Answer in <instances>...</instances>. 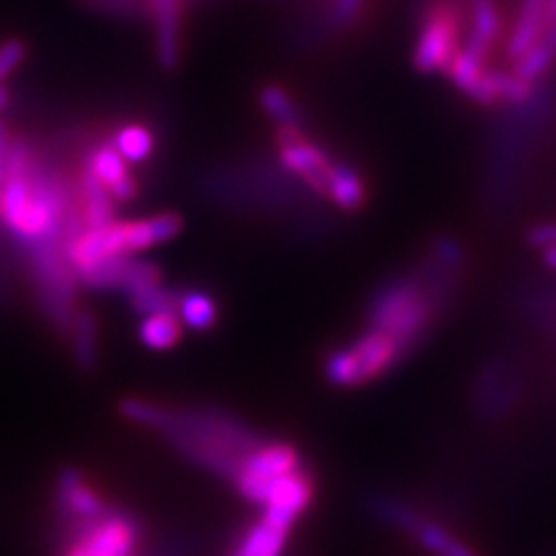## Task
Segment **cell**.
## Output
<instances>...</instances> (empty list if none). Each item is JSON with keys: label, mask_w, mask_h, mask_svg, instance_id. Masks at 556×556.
Masks as SVG:
<instances>
[{"label": "cell", "mask_w": 556, "mask_h": 556, "mask_svg": "<svg viewBox=\"0 0 556 556\" xmlns=\"http://www.w3.org/2000/svg\"><path fill=\"white\" fill-rule=\"evenodd\" d=\"M406 355L399 341L369 327L355 341L329 351L323 362V374L334 388L353 390L392 371Z\"/></svg>", "instance_id": "cell-3"}, {"label": "cell", "mask_w": 556, "mask_h": 556, "mask_svg": "<svg viewBox=\"0 0 556 556\" xmlns=\"http://www.w3.org/2000/svg\"><path fill=\"white\" fill-rule=\"evenodd\" d=\"M54 501L56 513L67 527V533H75L77 529L91 525V521H96L112 508L110 501L96 490L91 480L79 468H63L56 476Z\"/></svg>", "instance_id": "cell-8"}, {"label": "cell", "mask_w": 556, "mask_h": 556, "mask_svg": "<svg viewBox=\"0 0 556 556\" xmlns=\"http://www.w3.org/2000/svg\"><path fill=\"white\" fill-rule=\"evenodd\" d=\"M132 255H114L104 257L100 263H93L91 267H84L75 271L84 286L93 290H124L128 274H130Z\"/></svg>", "instance_id": "cell-21"}, {"label": "cell", "mask_w": 556, "mask_h": 556, "mask_svg": "<svg viewBox=\"0 0 556 556\" xmlns=\"http://www.w3.org/2000/svg\"><path fill=\"white\" fill-rule=\"evenodd\" d=\"M529 243L535 249H552L556 247V223H545V225H538L529 232Z\"/></svg>", "instance_id": "cell-31"}, {"label": "cell", "mask_w": 556, "mask_h": 556, "mask_svg": "<svg viewBox=\"0 0 556 556\" xmlns=\"http://www.w3.org/2000/svg\"><path fill=\"white\" fill-rule=\"evenodd\" d=\"M260 104L278 126H302L300 104L281 84H267L260 89Z\"/></svg>", "instance_id": "cell-24"}, {"label": "cell", "mask_w": 556, "mask_h": 556, "mask_svg": "<svg viewBox=\"0 0 556 556\" xmlns=\"http://www.w3.org/2000/svg\"><path fill=\"white\" fill-rule=\"evenodd\" d=\"M276 144H278V161H281L286 169L300 174V177L316 169H323L332 163V159H329L323 147L304 137L302 126H278Z\"/></svg>", "instance_id": "cell-11"}, {"label": "cell", "mask_w": 556, "mask_h": 556, "mask_svg": "<svg viewBox=\"0 0 556 556\" xmlns=\"http://www.w3.org/2000/svg\"><path fill=\"white\" fill-rule=\"evenodd\" d=\"M521 382L519 374L506 362H490L478 374L473 388V404L486 420H498L519 404Z\"/></svg>", "instance_id": "cell-10"}, {"label": "cell", "mask_w": 556, "mask_h": 556, "mask_svg": "<svg viewBox=\"0 0 556 556\" xmlns=\"http://www.w3.org/2000/svg\"><path fill=\"white\" fill-rule=\"evenodd\" d=\"M174 313L184 327L193 332H208L218 323V302L214 294L204 290H177V302H174Z\"/></svg>", "instance_id": "cell-18"}, {"label": "cell", "mask_w": 556, "mask_h": 556, "mask_svg": "<svg viewBox=\"0 0 556 556\" xmlns=\"http://www.w3.org/2000/svg\"><path fill=\"white\" fill-rule=\"evenodd\" d=\"M81 190H84V218L86 228H100L114 220V200L110 190L86 167L81 174Z\"/></svg>", "instance_id": "cell-22"}, {"label": "cell", "mask_w": 556, "mask_h": 556, "mask_svg": "<svg viewBox=\"0 0 556 556\" xmlns=\"http://www.w3.org/2000/svg\"><path fill=\"white\" fill-rule=\"evenodd\" d=\"M118 155L128 163H144L151 151H153V135L149 128L144 126H124L116 137H114V144H112Z\"/></svg>", "instance_id": "cell-25"}, {"label": "cell", "mask_w": 556, "mask_h": 556, "mask_svg": "<svg viewBox=\"0 0 556 556\" xmlns=\"http://www.w3.org/2000/svg\"><path fill=\"white\" fill-rule=\"evenodd\" d=\"M8 100H10V93H8V89H5V86H0V110L5 108Z\"/></svg>", "instance_id": "cell-34"}, {"label": "cell", "mask_w": 556, "mask_h": 556, "mask_svg": "<svg viewBox=\"0 0 556 556\" xmlns=\"http://www.w3.org/2000/svg\"><path fill=\"white\" fill-rule=\"evenodd\" d=\"M462 12L450 0H437L425 12L420 38L413 51V65L422 75L445 73L452 56L459 49L462 38Z\"/></svg>", "instance_id": "cell-6"}, {"label": "cell", "mask_w": 556, "mask_h": 556, "mask_svg": "<svg viewBox=\"0 0 556 556\" xmlns=\"http://www.w3.org/2000/svg\"><path fill=\"white\" fill-rule=\"evenodd\" d=\"M364 0H334L332 5V22L337 26H348L359 14Z\"/></svg>", "instance_id": "cell-30"}, {"label": "cell", "mask_w": 556, "mask_h": 556, "mask_svg": "<svg viewBox=\"0 0 556 556\" xmlns=\"http://www.w3.org/2000/svg\"><path fill=\"white\" fill-rule=\"evenodd\" d=\"M290 529L260 515V519H255L251 527L241 531L228 556H281Z\"/></svg>", "instance_id": "cell-15"}, {"label": "cell", "mask_w": 556, "mask_h": 556, "mask_svg": "<svg viewBox=\"0 0 556 556\" xmlns=\"http://www.w3.org/2000/svg\"><path fill=\"white\" fill-rule=\"evenodd\" d=\"M374 515L382 521H388L390 527L399 529L402 533H408L413 541L427 549L433 556H478V552L464 543L462 538L443 527L441 521L427 517L410 503L399 501L392 496H378L371 506Z\"/></svg>", "instance_id": "cell-4"}, {"label": "cell", "mask_w": 556, "mask_h": 556, "mask_svg": "<svg viewBox=\"0 0 556 556\" xmlns=\"http://www.w3.org/2000/svg\"><path fill=\"white\" fill-rule=\"evenodd\" d=\"M26 59V45L22 40H8L0 45V81Z\"/></svg>", "instance_id": "cell-29"}, {"label": "cell", "mask_w": 556, "mask_h": 556, "mask_svg": "<svg viewBox=\"0 0 556 556\" xmlns=\"http://www.w3.org/2000/svg\"><path fill=\"white\" fill-rule=\"evenodd\" d=\"M155 30H159V59L165 67L179 63L181 0H151Z\"/></svg>", "instance_id": "cell-17"}, {"label": "cell", "mask_w": 556, "mask_h": 556, "mask_svg": "<svg viewBox=\"0 0 556 556\" xmlns=\"http://www.w3.org/2000/svg\"><path fill=\"white\" fill-rule=\"evenodd\" d=\"M89 167L96 177L110 190L112 200L116 202H130L137 195V181L132 174L126 169V161L121 159L118 151L112 144H102L93 149Z\"/></svg>", "instance_id": "cell-14"}, {"label": "cell", "mask_w": 556, "mask_h": 556, "mask_svg": "<svg viewBox=\"0 0 556 556\" xmlns=\"http://www.w3.org/2000/svg\"><path fill=\"white\" fill-rule=\"evenodd\" d=\"M431 255H433V263H437L439 267H443L447 271H457L464 263V247L455 239L441 237L433 241Z\"/></svg>", "instance_id": "cell-28"}, {"label": "cell", "mask_w": 556, "mask_h": 556, "mask_svg": "<svg viewBox=\"0 0 556 556\" xmlns=\"http://www.w3.org/2000/svg\"><path fill=\"white\" fill-rule=\"evenodd\" d=\"M0 204H3V202H0Z\"/></svg>", "instance_id": "cell-35"}, {"label": "cell", "mask_w": 556, "mask_h": 556, "mask_svg": "<svg viewBox=\"0 0 556 556\" xmlns=\"http://www.w3.org/2000/svg\"><path fill=\"white\" fill-rule=\"evenodd\" d=\"M554 59H556V20L547 26L543 38L515 61V75L531 84L547 73Z\"/></svg>", "instance_id": "cell-23"}, {"label": "cell", "mask_w": 556, "mask_h": 556, "mask_svg": "<svg viewBox=\"0 0 556 556\" xmlns=\"http://www.w3.org/2000/svg\"><path fill=\"white\" fill-rule=\"evenodd\" d=\"M184 228V218L179 214H155L142 220L121 223V237L128 255L147 251L177 237Z\"/></svg>", "instance_id": "cell-13"}, {"label": "cell", "mask_w": 556, "mask_h": 556, "mask_svg": "<svg viewBox=\"0 0 556 556\" xmlns=\"http://www.w3.org/2000/svg\"><path fill=\"white\" fill-rule=\"evenodd\" d=\"M118 413L159 433L190 464L228 482L235 480L243 457L267 439L241 417L220 408H172L126 396L118 402Z\"/></svg>", "instance_id": "cell-1"}, {"label": "cell", "mask_w": 556, "mask_h": 556, "mask_svg": "<svg viewBox=\"0 0 556 556\" xmlns=\"http://www.w3.org/2000/svg\"><path fill=\"white\" fill-rule=\"evenodd\" d=\"M128 300L137 316H151V313L174 311V302H177V290H169L163 283L147 286L128 292Z\"/></svg>", "instance_id": "cell-26"}, {"label": "cell", "mask_w": 556, "mask_h": 556, "mask_svg": "<svg viewBox=\"0 0 556 556\" xmlns=\"http://www.w3.org/2000/svg\"><path fill=\"white\" fill-rule=\"evenodd\" d=\"M135 556H179V552L172 549V547H163V549L153 552V554H135Z\"/></svg>", "instance_id": "cell-33"}, {"label": "cell", "mask_w": 556, "mask_h": 556, "mask_svg": "<svg viewBox=\"0 0 556 556\" xmlns=\"http://www.w3.org/2000/svg\"><path fill=\"white\" fill-rule=\"evenodd\" d=\"M8 130L5 126H0V184L5 179V172H8Z\"/></svg>", "instance_id": "cell-32"}, {"label": "cell", "mask_w": 556, "mask_h": 556, "mask_svg": "<svg viewBox=\"0 0 556 556\" xmlns=\"http://www.w3.org/2000/svg\"><path fill=\"white\" fill-rule=\"evenodd\" d=\"M486 77H490V84H492V89L498 100H508V102L519 104V102H527L533 93L531 84L517 77L515 73H498V70H490Z\"/></svg>", "instance_id": "cell-27"}, {"label": "cell", "mask_w": 556, "mask_h": 556, "mask_svg": "<svg viewBox=\"0 0 556 556\" xmlns=\"http://www.w3.org/2000/svg\"><path fill=\"white\" fill-rule=\"evenodd\" d=\"M554 20H556V0H525L506 47L508 59L517 61L527 49H531L538 40L543 38V33Z\"/></svg>", "instance_id": "cell-12"}, {"label": "cell", "mask_w": 556, "mask_h": 556, "mask_svg": "<svg viewBox=\"0 0 556 556\" xmlns=\"http://www.w3.org/2000/svg\"><path fill=\"white\" fill-rule=\"evenodd\" d=\"M137 339L153 353H167L184 339V325L174 311L151 313L139 320Z\"/></svg>", "instance_id": "cell-19"}, {"label": "cell", "mask_w": 556, "mask_h": 556, "mask_svg": "<svg viewBox=\"0 0 556 556\" xmlns=\"http://www.w3.org/2000/svg\"><path fill=\"white\" fill-rule=\"evenodd\" d=\"M441 308L443 298L425 278H394L374 292L367 308V323L390 334L406 353H410L427 337Z\"/></svg>", "instance_id": "cell-2"}, {"label": "cell", "mask_w": 556, "mask_h": 556, "mask_svg": "<svg viewBox=\"0 0 556 556\" xmlns=\"http://www.w3.org/2000/svg\"><path fill=\"white\" fill-rule=\"evenodd\" d=\"M313 498H316V480L302 466L298 471L271 482L263 503V517L292 531L298 519L308 510Z\"/></svg>", "instance_id": "cell-9"}, {"label": "cell", "mask_w": 556, "mask_h": 556, "mask_svg": "<svg viewBox=\"0 0 556 556\" xmlns=\"http://www.w3.org/2000/svg\"><path fill=\"white\" fill-rule=\"evenodd\" d=\"M298 468H302V455L298 447L288 441L265 439L243 457L239 471L230 484H235L237 494L243 501L263 506L271 482L298 471Z\"/></svg>", "instance_id": "cell-5"}, {"label": "cell", "mask_w": 556, "mask_h": 556, "mask_svg": "<svg viewBox=\"0 0 556 556\" xmlns=\"http://www.w3.org/2000/svg\"><path fill=\"white\" fill-rule=\"evenodd\" d=\"M70 343H73V357L81 371H93L98 362V329L96 318L89 311H79L67 327Z\"/></svg>", "instance_id": "cell-20"}, {"label": "cell", "mask_w": 556, "mask_h": 556, "mask_svg": "<svg viewBox=\"0 0 556 556\" xmlns=\"http://www.w3.org/2000/svg\"><path fill=\"white\" fill-rule=\"evenodd\" d=\"M343 212H357L367 202V186L355 167L348 163H329L327 167V193Z\"/></svg>", "instance_id": "cell-16"}, {"label": "cell", "mask_w": 556, "mask_h": 556, "mask_svg": "<svg viewBox=\"0 0 556 556\" xmlns=\"http://www.w3.org/2000/svg\"><path fill=\"white\" fill-rule=\"evenodd\" d=\"M70 543L86 556H135L142 543V525L128 510L112 506L91 525L70 533Z\"/></svg>", "instance_id": "cell-7"}]
</instances>
